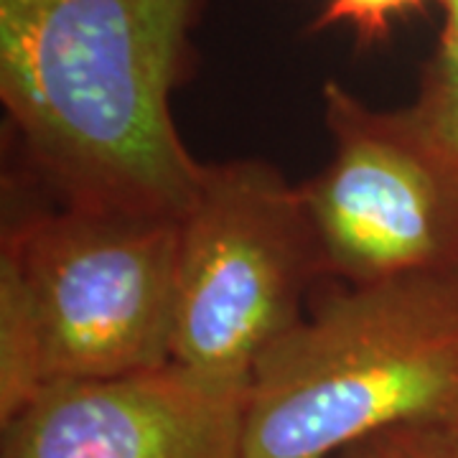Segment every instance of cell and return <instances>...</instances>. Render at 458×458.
Returning a JSON list of instances; mask_svg holds the SVG:
<instances>
[{"instance_id":"6da1fadb","label":"cell","mask_w":458,"mask_h":458,"mask_svg":"<svg viewBox=\"0 0 458 458\" xmlns=\"http://www.w3.org/2000/svg\"><path fill=\"white\" fill-rule=\"evenodd\" d=\"M204 0H0V102L56 204L181 219L204 165L171 99Z\"/></svg>"},{"instance_id":"7a4b0ae2","label":"cell","mask_w":458,"mask_h":458,"mask_svg":"<svg viewBox=\"0 0 458 458\" xmlns=\"http://www.w3.org/2000/svg\"><path fill=\"white\" fill-rule=\"evenodd\" d=\"M458 423V273L339 285L250 369L242 458H334Z\"/></svg>"},{"instance_id":"3957f363","label":"cell","mask_w":458,"mask_h":458,"mask_svg":"<svg viewBox=\"0 0 458 458\" xmlns=\"http://www.w3.org/2000/svg\"><path fill=\"white\" fill-rule=\"evenodd\" d=\"M324 278L301 186L260 158L204 165L179 219L171 360L250 377Z\"/></svg>"},{"instance_id":"277c9868","label":"cell","mask_w":458,"mask_h":458,"mask_svg":"<svg viewBox=\"0 0 458 458\" xmlns=\"http://www.w3.org/2000/svg\"><path fill=\"white\" fill-rule=\"evenodd\" d=\"M41 328L47 382L171 360L179 219L56 204L3 225Z\"/></svg>"},{"instance_id":"5b68a950","label":"cell","mask_w":458,"mask_h":458,"mask_svg":"<svg viewBox=\"0 0 458 458\" xmlns=\"http://www.w3.org/2000/svg\"><path fill=\"white\" fill-rule=\"evenodd\" d=\"M328 164L301 183L324 278L364 285L458 273V158L403 110L321 89Z\"/></svg>"},{"instance_id":"8992f818","label":"cell","mask_w":458,"mask_h":458,"mask_svg":"<svg viewBox=\"0 0 458 458\" xmlns=\"http://www.w3.org/2000/svg\"><path fill=\"white\" fill-rule=\"evenodd\" d=\"M247 379L168 361L51 382L0 426V458H242Z\"/></svg>"},{"instance_id":"52a82bcc","label":"cell","mask_w":458,"mask_h":458,"mask_svg":"<svg viewBox=\"0 0 458 458\" xmlns=\"http://www.w3.org/2000/svg\"><path fill=\"white\" fill-rule=\"evenodd\" d=\"M41 328L11 250L0 247V426L47 387Z\"/></svg>"},{"instance_id":"ba28073f","label":"cell","mask_w":458,"mask_h":458,"mask_svg":"<svg viewBox=\"0 0 458 458\" xmlns=\"http://www.w3.org/2000/svg\"><path fill=\"white\" fill-rule=\"evenodd\" d=\"M443 148L458 158V36H441L420 72L418 98L408 105Z\"/></svg>"},{"instance_id":"9c48e42d","label":"cell","mask_w":458,"mask_h":458,"mask_svg":"<svg viewBox=\"0 0 458 458\" xmlns=\"http://www.w3.org/2000/svg\"><path fill=\"white\" fill-rule=\"evenodd\" d=\"M334 458H458V423L390 428Z\"/></svg>"},{"instance_id":"30bf717a","label":"cell","mask_w":458,"mask_h":458,"mask_svg":"<svg viewBox=\"0 0 458 458\" xmlns=\"http://www.w3.org/2000/svg\"><path fill=\"white\" fill-rule=\"evenodd\" d=\"M428 0H324L321 16L313 21V31L328 26H349L360 44L372 47L393 31L394 18L423 11Z\"/></svg>"},{"instance_id":"8fae6325","label":"cell","mask_w":458,"mask_h":458,"mask_svg":"<svg viewBox=\"0 0 458 458\" xmlns=\"http://www.w3.org/2000/svg\"><path fill=\"white\" fill-rule=\"evenodd\" d=\"M443 8V31L441 36H458V0H438Z\"/></svg>"}]
</instances>
